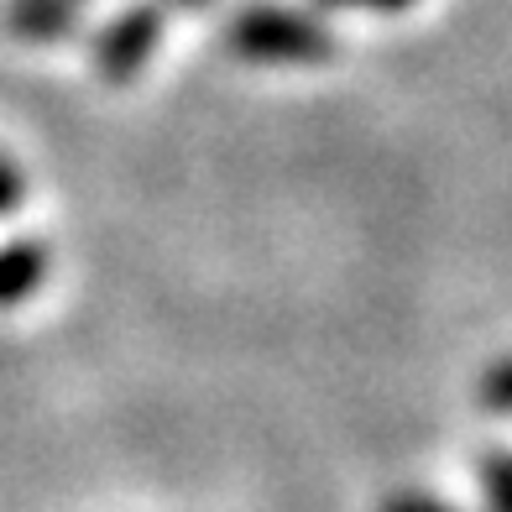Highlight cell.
Returning a JSON list of instances; mask_svg holds the SVG:
<instances>
[{
  "label": "cell",
  "instance_id": "3",
  "mask_svg": "<svg viewBox=\"0 0 512 512\" xmlns=\"http://www.w3.org/2000/svg\"><path fill=\"white\" fill-rule=\"evenodd\" d=\"M0 21L27 42H58L79 32V0H6Z\"/></svg>",
  "mask_w": 512,
  "mask_h": 512
},
{
  "label": "cell",
  "instance_id": "6",
  "mask_svg": "<svg viewBox=\"0 0 512 512\" xmlns=\"http://www.w3.org/2000/svg\"><path fill=\"white\" fill-rule=\"evenodd\" d=\"M481 403L497 408V413H512V361H497L481 377Z\"/></svg>",
  "mask_w": 512,
  "mask_h": 512
},
{
  "label": "cell",
  "instance_id": "5",
  "mask_svg": "<svg viewBox=\"0 0 512 512\" xmlns=\"http://www.w3.org/2000/svg\"><path fill=\"white\" fill-rule=\"evenodd\" d=\"M481 486H486V502H492V512H512V455H486Z\"/></svg>",
  "mask_w": 512,
  "mask_h": 512
},
{
  "label": "cell",
  "instance_id": "2",
  "mask_svg": "<svg viewBox=\"0 0 512 512\" xmlns=\"http://www.w3.org/2000/svg\"><path fill=\"white\" fill-rule=\"evenodd\" d=\"M162 0H136L131 11H121L100 32L95 42V74L110 84H126L147 68V58L157 53V37H162Z\"/></svg>",
  "mask_w": 512,
  "mask_h": 512
},
{
  "label": "cell",
  "instance_id": "9",
  "mask_svg": "<svg viewBox=\"0 0 512 512\" xmlns=\"http://www.w3.org/2000/svg\"><path fill=\"white\" fill-rule=\"evenodd\" d=\"M324 6H371V11H403L413 0H324Z\"/></svg>",
  "mask_w": 512,
  "mask_h": 512
},
{
  "label": "cell",
  "instance_id": "8",
  "mask_svg": "<svg viewBox=\"0 0 512 512\" xmlns=\"http://www.w3.org/2000/svg\"><path fill=\"white\" fill-rule=\"evenodd\" d=\"M382 512H455L450 502H439V497H424V492H398V497H387Z\"/></svg>",
  "mask_w": 512,
  "mask_h": 512
},
{
  "label": "cell",
  "instance_id": "1",
  "mask_svg": "<svg viewBox=\"0 0 512 512\" xmlns=\"http://www.w3.org/2000/svg\"><path fill=\"white\" fill-rule=\"evenodd\" d=\"M230 53L246 63H324L335 58V32L314 11L283 6V0H251L225 21Z\"/></svg>",
  "mask_w": 512,
  "mask_h": 512
},
{
  "label": "cell",
  "instance_id": "7",
  "mask_svg": "<svg viewBox=\"0 0 512 512\" xmlns=\"http://www.w3.org/2000/svg\"><path fill=\"white\" fill-rule=\"evenodd\" d=\"M21 199H27V178H21V168H11V162L0 157V215H11Z\"/></svg>",
  "mask_w": 512,
  "mask_h": 512
},
{
  "label": "cell",
  "instance_id": "10",
  "mask_svg": "<svg viewBox=\"0 0 512 512\" xmlns=\"http://www.w3.org/2000/svg\"><path fill=\"white\" fill-rule=\"evenodd\" d=\"M173 6H209V0H173Z\"/></svg>",
  "mask_w": 512,
  "mask_h": 512
},
{
  "label": "cell",
  "instance_id": "4",
  "mask_svg": "<svg viewBox=\"0 0 512 512\" xmlns=\"http://www.w3.org/2000/svg\"><path fill=\"white\" fill-rule=\"evenodd\" d=\"M48 277V246L42 241H6L0 246V309H16L21 298H32Z\"/></svg>",
  "mask_w": 512,
  "mask_h": 512
}]
</instances>
